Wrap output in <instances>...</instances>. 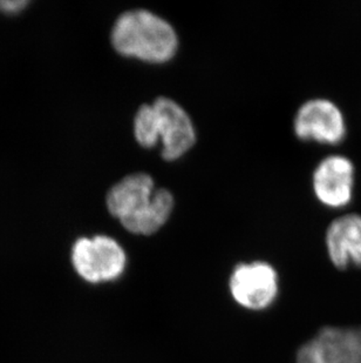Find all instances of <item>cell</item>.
I'll list each match as a JSON object with an SVG mask.
<instances>
[{
  "label": "cell",
  "instance_id": "obj_5",
  "mask_svg": "<svg viewBox=\"0 0 361 363\" xmlns=\"http://www.w3.org/2000/svg\"><path fill=\"white\" fill-rule=\"evenodd\" d=\"M229 287L235 301L244 308L262 311L273 305L278 294V277L266 262L239 264Z\"/></svg>",
  "mask_w": 361,
  "mask_h": 363
},
{
  "label": "cell",
  "instance_id": "obj_10",
  "mask_svg": "<svg viewBox=\"0 0 361 363\" xmlns=\"http://www.w3.org/2000/svg\"><path fill=\"white\" fill-rule=\"evenodd\" d=\"M134 134L137 143L144 147H154L160 141L157 132L156 113L153 104H144L137 111L134 119Z\"/></svg>",
  "mask_w": 361,
  "mask_h": 363
},
{
  "label": "cell",
  "instance_id": "obj_6",
  "mask_svg": "<svg viewBox=\"0 0 361 363\" xmlns=\"http://www.w3.org/2000/svg\"><path fill=\"white\" fill-rule=\"evenodd\" d=\"M355 182V167L351 159L332 155L323 159L314 169L312 187L321 205L339 209L351 203Z\"/></svg>",
  "mask_w": 361,
  "mask_h": 363
},
{
  "label": "cell",
  "instance_id": "obj_8",
  "mask_svg": "<svg viewBox=\"0 0 361 363\" xmlns=\"http://www.w3.org/2000/svg\"><path fill=\"white\" fill-rule=\"evenodd\" d=\"M326 248L338 269L361 268V216L345 214L330 223L326 230Z\"/></svg>",
  "mask_w": 361,
  "mask_h": 363
},
{
  "label": "cell",
  "instance_id": "obj_9",
  "mask_svg": "<svg viewBox=\"0 0 361 363\" xmlns=\"http://www.w3.org/2000/svg\"><path fill=\"white\" fill-rule=\"evenodd\" d=\"M346 328L325 327L300 347L296 363H345Z\"/></svg>",
  "mask_w": 361,
  "mask_h": 363
},
{
  "label": "cell",
  "instance_id": "obj_4",
  "mask_svg": "<svg viewBox=\"0 0 361 363\" xmlns=\"http://www.w3.org/2000/svg\"><path fill=\"white\" fill-rule=\"evenodd\" d=\"M293 128L300 140L330 146L341 144L348 134L340 107L324 98L304 103L294 117Z\"/></svg>",
  "mask_w": 361,
  "mask_h": 363
},
{
  "label": "cell",
  "instance_id": "obj_12",
  "mask_svg": "<svg viewBox=\"0 0 361 363\" xmlns=\"http://www.w3.org/2000/svg\"><path fill=\"white\" fill-rule=\"evenodd\" d=\"M28 1L24 0H13V1H0V11L6 12V13H17L19 11L23 10Z\"/></svg>",
  "mask_w": 361,
  "mask_h": 363
},
{
  "label": "cell",
  "instance_id": "obj_2",
  "mask_svg": "<svg viewBox=\"0 0 361 363\" xmlns=\"http://www.w3.org/2000/svg\"><path fill=\"white\" fill-rule=\"evenodd\" d=\"M112 43L120 55L157 64L171 60L178 46L173 26L147 10L120 16L113 28Z\"/></svg>",
  "mask_w": 361,
  "mask_h": 363
},
{
  "label": "cell",
  "instance_id": "obj_11",
  "mask_svg": "<svg viewBox=\"0 0 361 363\" xmlns=\"http://www.w3.org/2000/svg\"><path fill=\"white\" fill-rule=\"evenodd\" d=\"M345 363H361V327L346 328Z\"/></svg>",
  "mask_w": 361,
  "mask_h": 363
},
{
  "label": "cell",
  "instance_id": "obj_1",
  "mask_svg": "<svg viewBox=\"0 0 361 363\" xmlns=\"http://www.w3.org/2000/svg\"><path fill=\"white\" fill-rule=\"evenodd\" d=\"M107 207L130 233L149 235L160 230L174 208V198L166 189H155L144 173L128 175L107 194Z\"/></svg>",
  "mask_w": 361,
  "mask_h": 363
},
{
  "label": "cell",
  "instance_id": "obj_7",
  "mask_svg": "<svg viewBox=\"0 0 361 363\" xmlns=\"http://www.w3.org/2000/svg\"><path fill=\"white\" fill-rule=\"evenodd\" d=\"M156 113L157 132L164 145L162 157L176 160L185 155L196 141L194 125L187 112L174 100L161 96L153 104Z\"/></svg>",
  "mask_w": 361,
  "mask_h": 363
},
{
  "label": "cell",
  "instance_id": "obj_3",
  "mask_svg": "<svg viewBox=\"0 0 361 363\" xmlns=\"http://www.w3.org/2000/svg\"><path fill=\"white\" fill-rule=\"evenodd\" d=\"M75 272L91 284L114 281L126 269L127 257L118 241L107 235L81 238L72 248Z\"/></svg>",
  "mask_w": 361,
  "mask_h": 363
}]
</instances>
